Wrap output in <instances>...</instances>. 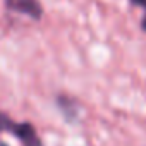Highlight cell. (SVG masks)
I'll list each match as a JSON object with an SVG mask.
<instances>
[{"instance_id": "1", "label": "cell", "mask_w": 146, "mask_h": 146, "mask_svg": "<svg viewBox=\"0 0 146 146\" xmlns=\"http://www.w3.org/2000/svg\"><path fill=\"white\" fill-rule=\"evenodd\" d=\"M5 7L11 12L23 14L33 21H40L43 16V5L40 0H5Z\"/></svg>"}, {"instance_id": "2", "label": "cell", "mask_w": 146, "mask_h": 146, "mask_svg": "<svg viewBox=\"0 0 146 146\" xmlns=\"http://www.w3.org/2000/svg\"><path fill=\"white\" fill-rule=\"evenodd\" d=\"M14 136H17L19 143L23 146H43L35 127L28 122H21V124H16V129L12 131Z\"/></svg>"}, {"instance_id": "3", "label": "cell", "mask_w": 146, "mask_h": 146, "mask_svg": "<svg viewBox=\"0 0 146 146\" xmlns=\"http://www.w3.org/2000/svg\"><path fill=\"white\" fill-rule=\"evenodd\" d=\"M16 124L17 122H14V120H11L5 113H2V112H0V132H11L12 134V131L16 129Z\"/></svg>"}, {"instance_id": "4", "label": "cell", "mask_w": 146, "mask_h": 146, "mask_svg": "<svg viewBox=\"0 0 146 146\" xmlns=\"http://www.w3.org/2000/svg\"><path fill=\"white\" fill-rule=\"evenodd\" d=\"M131 4H132L134 7H139V9H143V12H144L143 28H144V31H146V0H131Z\"/></svg>"}, {"instance_id": "5", "label": "cell", "mask_w": 146, "mask_h": 146, "mask_svg": "<svg viewBox=\"0 0 146 146\" xmlns=\"http://www.w3.org/2000/svg\"><path fill=\"white\" fill-rule=\"evenodd\" d=\"M0 146H7V144H5V143H0Z\"/></svg>"}]
</instances>
